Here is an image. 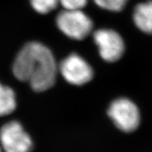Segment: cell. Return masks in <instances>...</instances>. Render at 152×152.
I'll return each instance as SVG.
<instances>
[{"instance_id":"cell-10","label":"cell","mask_w":152,"mask_h":152,"mask_svg":"<svg viewBox=\"0 0 152 152\" xmlns=\"http://www.w3.org/2000/svg\"><path fill=\"white\" fill-rule=\"evenodd\" d=\"M93 1L99 8L109 11H113V12H120L124 10L128 2V0H93Z\"/></svg>"},{"instance_id":"cell-6","label":"cell","mask_w":152,"mask_h":152,"mask_svg":"<svg viewBox=\"0 0 152 152\" xmlns=\"http://www.w3.org/2000/svg\"><path fill=\"white\" fill-rule=\"evenodd\" d=\"M59 71L65 81L74 86L88 83L93 77L90 64L77 54H72L64 58L59 65Z\"/></svg>"},{"instance_id":"cell-12","label":"cell","mask_w":152,"mask_h":152,"mask_svg":"<svg viewBox=\"0 0 152 152\" xmlns=\"http://www.w3.org/2000/svg\"><path fill=\"white\" fill-rule=\"evenodd\" d=\"M2 148H1V146H0V152H2Z\"/></svg>"},{"instance_id":"cell-7","label":"cell","mask_w":152,"mask_h":152,"mask_svg":"<svg viewBox=\"0 0 152 152\" xmlns=\"http://www.w3.org/2000/svg\"><path fill=\"white\" fill-rule=\"evenodd\" d=\"M133 20L140 31L145 34H152V0L141 2L135 6Z\"/></svg>"},{"instance_id":"cell-8","label":"cell","mask_w":152,"mask_h":152,"mask_svg":"<svg viewBox=\"0 0 152 152\" xmlns=\"http://www.w3.org/2000/svg\"><path fill=\"white\" fill-rule=\"evenodd\" d=\"M16 96L12 88L0 83V116H6L15 110Z\"/></svg>"},{"instance_id":"cell-4","label":"cell","mask_w":152,"mask_h":152,"mask_svg":"<svg viewBox=\"0 0 152 152\" xmlns=\"http://www.w3.org/2000/svg\"><path fill=\"white\" fill-rule=\"evenodd\" d=\"M0 146L5 152H30L31 137L17 121H10L0 129Z\"/></svg>"},{"instance_id":"cell-5","label":"cell","mask_w":152,"mask_h":152,"mask_svg":"<svg viewBox=\"0 0 152 152\" xmlns=\"http://www.w3.org/2000/svg\"><path fill=\"white\" fill-rule=\"evenodd\" d=\"M94 42L98 47L100 56L107 62L120 60L125 50L122 37L115 30L99 29L93 34Z\"/></svg>"},{"instance_id":"cell-3","label":"cell","mask_w":152,"mask_h":152,"mask_svg":"<svg viewBox=\"0 0 152 152\" xmlns=\"http://www.w3.org/2000/svg\"><path fill=\"white\" fill-rule=\"evenodd\" d=\"M108 115L115 126L124 132L136 130L140 125V111L134 102L126 98H118L110 105Z\"/></svg>"},{"instance_id":"cell-9","label":"cell","mask_w":152,"mask_h":152,"mask_svg":"<svg viewBox=\"0 0 152 152\" xmlns=\"http://www.w3.org/2000/svg\"><path fill=\"white\" fill-rule=\"evenodd\" d=\"M59 0H30V4L36 12L47 14L56 8Z\"/></svg>"},{"instance_id":"cell-2","label":"cell","mask_w":152,"mask_h":152,"mask_svg":"<svg viewBox=\"0 0 152 152\" xmlns=\"http://www.w3.org/2000/svg\"><path fill=\"white\" fill-rule=\"evenodd\" d=\"M58 29L68 37L74 40H83L92 30V20L82 10H64L57 16Z\"/></svg>"},{"instance_id":"cell-11","label":"cell","mask_w":152,"mask_h":152,"mask_svg":"<svg viewBox=\"0 0 152 152\" xmlns=\"http://www.w3.org/2000/svg\"><path fill=\"white\" fill-rule=\"evenodd\" d=\"M88 0H59V3L64 10H82L87 5Z\"/></svg>"},{"instance_id":"cell-1","label":"cell","mask_w":152,"mask_h":152,"mask_svg":"<svg viewBox=\"0 0 152 152\" xmlns=\"http://www.w3.org/2000/svg\"><path fill=\"white\" fill-rule=\"evenodd\" d=\"M12 72L18 80L27 82L34 91L44 92L55 83L58 65L49 48L39 42H30L17 54Z\"/></svg>"}]
</instances>
